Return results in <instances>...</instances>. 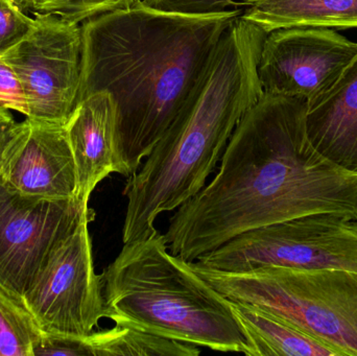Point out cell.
<instances>
[{"instance_id":"6da1fadb","label":"cell","mask_w":357,"mask_h":356,"mask_svg":"<svg viewBox=\"0 0 357 356\" xmlns=\"http://www.w3.org/2000/svg\"><path fill=\"white\" fill-rule=\"evenodd\" d=\"M307 102L264 92L229 139L213 179L163 234L186 261L238 234L317 213L357 219V173L325 158L306 129Z\"/></svg>"},{"instance_id":"7a4b0ae2","label":"cell","mask_w":357,"mask_h":356,"mask_svg":"<svg viewBox=\"0 0 357 356\" xmlns=\"http://www.w3.org/2000/svg\"><path fill=\"white\" fill-rule=\"evenodd\" d=\"M238 8L183 14L139 0L84 21L79 100L107 92L116 105V173L142 167L190 94Z\"/></svg>"},{"instance_id":"3957f363","label":"cell","mask_w":357,"mask_h":356,"mask_svg":"<svg viewBox=\"0 0 357 356\" xmlns=\"http://www.w3.org/2000/svg\"><path fill=\"white\" fill-rule=\"evenodd\" d=\"M266 35L239 16L220 38L177 116L128 178L123 244L158 231L159 215L207 184L235 127L264 93L258 64Z\"/></svg>"},{"instance_id":"277c9868","label":"cell","mask_w":357,"mask_h":356,"mask_svg":"<svg viewBox=\"0 0 357 356\" xmlns=\"http://www.w3.org/2000/svg\"><path fill=\"white\" fill-rule=\"evenodd\" d=\"M106 318L133 328L218 353L249 355L245 330L230 300L188 261L169 252L158 231L123 244L102 274Z\"/></svg>"},{"instance_id":"5b68a950","label":"cell","mask_w":357,"mask_h":356,"mask_svg":"<svg viewBox=\"0 0 357 356\" xmlns=\"http://www.w3.org/2000/svg\"><path fill=\"white\" fill-rule=\"evenodd\" d=\"M188 263L228 300L277 316L341 356H357V273L277 265L231 273Z\"/></svg>"},{"instance_id":"8992f818","label":"cell","mask_w":357,"mask_h":356,"mask_svg":"<svg viewBox=\"0 0 357 356\" xmlns=\"http://www.w3.org/2000/svg\"><path fill=\"white\" fill-rule=\"evenodd\" d=\"M195 263L241 273L277 265L357 273V219L317 213L249 230Z\"/></svg>"},{"instance_id":"52a82bcc","label":"cell","mask_w":357,"mask_h":356,"mask_svg":"<svg viewBox=\"0 0 357 356\" xmlns=\"http://www.w3.org/2000/svg\"><path fill=\"white\" fill-rule=\"evenodd\" d=\"M93 219L85 217L56 247L23 296V309L44 334L88 336L106 318L88 228Z\"/></svg>"},{"instance_id":"ba28073f","label":"cell","mask_w":357,"mask_h":356,"mask_svg":"<svg viewBox=\"0 0 357 356\" xmlns=\"http://www.w3.org/2000/svg\"><path fill=\"white\" fill-rule=\"evenodd\" d=\"M88 204L79 198L25 196L0 176V294L22 307L52 251L85 217L96 215Z\"/></svg>"},{"instance_id":"9c48e42d","label":"cell","mask_w":357,"mask_h":356,"mask_svg":"<svg viewBox=\"0 0 357 356\" xmlns=\"http://www.w3.org/2000/svg\"><path fill=\"white\" fill-rule=\"evenodd\" d=\"M33 15V29L1 58L20 79L26 118L65 125L79 98L81 25L56 15Z\"/></svg>"},{"instance_id":"30bf717a","label":"cell","mask_w":357,"mask_h":356,"mask_svg":"<svg viewBox=\"0 0 357 356\" xmlns=\"http://www.w3.org/2000/svg\"><path fill=\"white\" fill-rule=\"evenodd\" d=\"M357 43L324 27H289L266 35L258 64L262 89L307 104L339 79Z\"/></svg>"},{"instance_id":"8fae6325","label":"cell","mask_w":357,"mask_h":356,"mask_svg":"<svg viewBox=\"0 0 357 356\" xmlns=\"http://www.w3.org/2000/svg\"><path fill=\"white\" fill-rule=\"evenodd\" d=\"M0 176L25 196L77 198V169L65 125L31 118L19 123L4 153Z\"/></svg>"},{"instance_id":"7c38bea8","label":"cell","mask_w":357,"mask_h":356,"mask_svg":"<svg viewBox=\"0 0 357 356\" xmlns=\"http://www.w3.org/2000/svg\"><path fill=\"white\" fill-rule=\"evenodd\" d=\"M77 169L79 200L89 202L96 186L116 173V105L98 92L79 100L66 125Z\"/></svg>"},{"instance_id":"4fadbf2b","label":"cell","mask_w":357,"mask_h":356,"mask_svg":"<svg viewBox=\"0 0 357 356\" xmlns=\"http://www.w3.org/2000/svg\"><path fill=\"white\" fill-rule=\"evenodd\" d=\"M306 129L321 155L357 173V54L335 84L307 104Z\"/></svg>"},{"instance_id":"5bb4252c","label":"cell","mask_w":357,"mask_h":356,"mask_svg":"<svg viewBox=\"0 0 357 356\" xmlns=\"http://www.w3.org/2000/svg\"><path fill=\"white\" fill-rule=\"evenodd\" d=\"M241 18L266 33L289 27L357 29V0H243Z\"/></svg>"},{"instance_id":"9a60e30c","label":"cell","mask_w":357,"mask_h":356,"mask_svg":"<svg viewBox=\"0 0 357 356\" xmlns=\"http://www.w3.org/2000/svg\"><path fill=\"white\" fill-rule=\"evenodd\" d=\"M230 303L249 341V356H341L333 347L277 316L251 305Z\"/></svg>"},{"instance_id":"2e32d148","label":"cell","mask_w":357,"mask_h":356,"mask_svg":"<svg viewBox=\"0 0 357 356\" xmlns=\"http://www.w3.org/2000/svg\"><path fill=\"white\" fill-rule=\"evenodd\" d=\"M92 356H197L201 349L190 343L178 342L115 324L114 327L86 336Z\"/></svg>"},{"instance_id":"e0dca14e","label":"cell","mask_w":357,"mask_h":356,"mask_svg":"<svg viewBox=\"0 0 357 356\" xmlns=\"http://www.w3.org/2000/svg\"><path fill=\"white\" fill-rule=\"evenodd\" d=\"M43 336L22 307L0 294V356H36Z\"/></svg>"},{"instance_id":"ac0fdd59","label":"cell","mask_w":357,"mask_h":356,"mask_svg":"<svg viewBox=\"0 0 357 356\" xmlns=\"http://www.w3.org/2000/svg\"><path fill=\"white\" fill-rule=\"evenodd\" d=\"M139 0H41L31 13L56 15L65 20L83 23L88 19L125 10Z\"/></svg>"},{"instance_id":"d6986e66","label":"cell","mask_w":357,"mask_h":356,"mask_svg":"<svg viewBox=\"0 0 357 356\" xmlns=\"http://www.w3.org/2000/svg\"><path fill=\"white\" fill-rule=\"evenodd\" d=\"M33 25V18L13 0H0V58L19 43Z\"/></svg>"},{"instance_id":"ffe728a7","label":"cell","mask_w":357,"mask_h":356,"mask_svg":"<svg viewBox=\"0 0 357 356\" xmlns=\"http://www.w3.org/2000/svg\"><path fill=\"white\" fill-rule=\"evenodd\" d=\"M0 107L29 116L26 96L14 69L0 58Z\"/></svg>"},{"instance_id":"44dd1931","label":"cell","mask_w":357,"mask_h":356,"mask_svg":"<svg viewBox=\"0 0 357 356\" xmlns=\"http://www.w3.org/2000/svg\"><path fill=\"white\" fill-rule=\"evenodd\" d=\"M146 6L167 12L183 14H213L227 10L229 6H241L233 0H142Z\"/></svg>"},{"instance_id":"7402d4cb","label":"cell","mask_w":357,"mask_h":356,"mask_svg":"<svg viewBox=\"0 0 357 356\" xmlns=\"http://www.w3.org/2000/svg\"><path fill=\"white\" fill-rule=\"evenodd\" d=\"M18 125L19 123L15 121L10 110L0 107V164H1L8 144L18 129Z\"/></svg>"},{"instance_id":"603a6c76","label":"cell","mask_w":357,"mask_h":356,"mask_svg":"<svg viewBox=\"0 0 357 356\" xmlns=\"http://www.w3.org/2000/svg\"><path fill=\"white\" fill-rule=\"evenodd\" d=\"M23 12H31L41 0H13Z\"/></svg>"}]
</instances>
